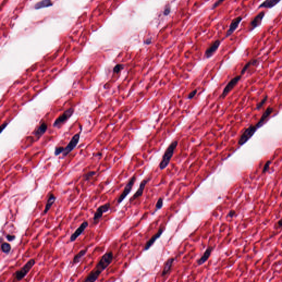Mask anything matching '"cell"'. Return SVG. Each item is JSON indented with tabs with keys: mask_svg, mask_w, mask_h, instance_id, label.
<instances>
[{
	"mask_svg": "<svg viewBox=\"0 0 282 282\" xmlns=\"http://www.w3.org/2000/svg\"><path fill=\"white\" fill-rule=\"evenodd\" d=\"M220 42L219 40H217L210 45L206 50L205 52V56L206 58H209L215 53L220 46Z\"/></svg>",
	"mask_w": 282,
	"mask_h": 282,
	"instance_id": "15",
	"label": "cell"
},
{
	"mask_svg": "<svg viewBox=\"0 0 282 282\" xmlns=\"http://www.w3.org/2000/svg\"><path fill=\"white\" fill-rule=\"evenodd\" d=\"M6 238L7 239L8 241H9L10 242H11V241H12L15 239V236L13 235H11V234H7V235H6Z\"/></svg>",
	"mask_w": 282,
	"mask_h": 282,
	"instance_id": "33",
	"label": "cell"
},
{
	"mask_svg": "<svg viewBox=\"0 0 282 282\" xmlns=\"http://www.w3.org/2000/svg\"><path fill=\"white\" fill-rule=\"evenodd\" d=\"M110 209V203H107L103 205H100L97 209L95 213H94L93 217V224L97 225L101 219L103 214L108 212Z\"/></svg>",
	"mask_w": 282,
	"mask_h": 282,
	"instance_id": "7",
	"label": "cell"
},
{
	"mask_svg": "<svg viewBox=\"0 0 282 282\" xmlns=\"http://www.w3.org/2000/svg\"><path fill=\"white\" fill-rule=\"evenodd\" d=\"M124 66L123 64H118L116 65L114 68V72L116 73H118L121 70L124 69Z\"/></svg>",
	"mask_w": 282,
	"mask_h": 282,
	"instance_id": "28",
	"label": "cell"
},
{
	"mask_svg": "<svg viewBox=\"0 0 282 282\" xmlns=\"http://www.w3.org/2000/svg\"><path fill=\"white\" fill-rule=\"evenodd\" d=\"M271 164V161H268L266 164H265V166L263 167V169L262 170V174H265L269 169V167H270V165Z\"/></svg>",
	"mask_w": 282,
	"mask_h": 282,
	"instance_id": "29",
	"label": "cell"
},
{
	"mask_svg": "<svg viewBox=\"0 0 282 282\" xmlns=\"http://www.w3.org/2000/svg\"><path fill=\"white\" fill-rule=\"evenodd\" d=\"M268 100V96L266 95L263 98L261 101H260L256 105V109L257 110H259V109H261V108H262L263 106L266 104V103L267 102Z\"/></svg>",
	"mask_w": 282,
	"mask_h": 282,
	"instance_id": "26",
	"label": "cell"
},
{
	"mask_svg": "<svg viewBox=\"0 0 282 282\" xmlns=\"http://www.w3.org/2000/svg\"><path fill=\"white\" fill-rule=\"evenodd\" d=\"M265 12L264 11H262L259 13L258 15H256V16L250 22L249 31L252 32L253 30L255 29V28L260 26L262 24L263 19L265 17Z\"/></svg>",
	"mask_w": 282,
	"mask_h": 282,
	"instance_id": "10",
	"label": "cell"
},
{
	"mask_svg": "<svg viewBox=\"0 0 282 282\" xmlns=\"http://www.w3.org/2000/svg\"><path fill=\"white\" fill-rule=\"evenodd\" d=\"M174 261H175V258H172L168 259V260L166 262L165 265H164V267L163 270L161 272L162 277L165 276L166 275H168L169 272L170 271L171 268L173 267Z\"/></svg>",
	"mask_w": 282,
	"mask_h": 282,
	"instance_id": "18",
	"label": "cell"
},
{
	"mask_svg": "<svg viewBox=\"0 0 282 282\" xmlns=\"http://www.w3.org/2000/svg\"><path fill=\"white\" fill-rule=\"evenodd\" d=\"M114 258V254L112 251L105 253L99 262L97 263L95 267L87 276L84 282H95L99 277V275L105 270L112 262Z\"/></svg>",
	"mask_w": 282,
	"mask_h": 282,
	"instance_id": "2",
	"label": "cell"
},
{
	"mask_svg": "<svg viewBox=\"0 0 282 282\" xmlns=\"http://www.w3.org/2000/svg\"><path fill=\"white\" fill-rule=\"evenodd\" d=\"M1 250L3 253L7 254L10 253V251L11 250V246L9 243H3L1 245Z\"/></svg>",
	"mask_w": 282,
	"mask_h": 282,
	"instance_id": "24",
	"label": "cell"
},
{
	"mask_svg": "<svg viewBox=\"0 0 282 282\" xmlns=\"http://www.w3.org/2000/svg\"><path fill=\"white\" fill-rule=\"evenodd\" d=\"M225 0H217L214 4H213L212 7V10L215 9V8L217 7L219 5L222 3Z\"/></svg>",
	"mask_w": 282,
	"mask_h": 282,
	"instance_id": "31",
	"label": "cell"
},
{
	"mask_svg": "<svg viewBox=\"0 0 282 282\" xmlns=\"http://www.w3.org/2000/svg\"><path fill=\"white\" fill-rule=\"evenodd\" d=\"M241 77H242V75L240 74V75L235 76V77H234L233 78L230 80L223 90V92L221 95L222 98H224L229 94V93H230L232 90V89L236 86V84H238L239 82L240 81V79H241Z\"/></svg>",
	"mask_w": 282,
	"mask_h": 282,
	"instance_id": "8",
	"label": "cell"
},
{
	"mask_svg": "<svg viewBox=\"0 0 282 282\" xmlns=\"http://www.w3.org/2000/svg\"><path fill=\"white\" fill-rule=\"evenodd\" d=\"M8 123L7 122H5V123H3V124L1 126V132H2L4 130V129L6 127V126H7Z\"/></svg>",
	"mask_w": 282,
	"mask_h": 282,
	"instance_id": "35",
	"label": "cell"
},
{
	"mask_svg": "<svg viewBox=\"0 0 282 282\" xmlns=\"http://www.w3.org/2000/svg\"><path fill=\"white\" fill-rule=\"evenodd\" d=\"M178 145V141H173L166 149L165 152L163 156L161 161L159 164V168L161 170L165 169L169 165V164L170 162L171 159L173 156L174 152Z\"/></svg>",
	"mask_w": 282,
	"mask_h": 282,
	"instance_id": "3",
	"label": "cell"
},
{
	"mask_svg": "<svg viewBox=\"0 0 282 282\" xmlns=\"http://www.w3.org/2000/svg\"><path fill=\"white\" fill-rule=\"evenodd\" d=\"M164 231V227H161V228H159L158 232L156 233V234H154L146 243V245H145L143 251H145L146 250H148L149 249L152 247V246L153 245L154 243L156 242V240L161 237V235H162V234L163 233Z\"/></svg>",
	"mask_w": 282,
	"mask_h": 282,
	"instance_id": "13",
	"label": "cell"
},
{
	"mask_svg": "<svg viewBox=\"0 0 282 282\" xmlns=\"http://www.w3.org/2000/svg\"><path fill=\"white\" fill-rule=\"evenodd\" d=\"M170 7H166L165 9V10L164 11V15H168L170 13Z\"/></svg>",
	"mask_w": 282,
	"mask_h": 282,
	"instance_id": "36",
	"label": "cell"
},
{
	"mask_svg": "<svg viewBox=\"0 0 282 282\" xmlns=\"http://www.w3.org/2000/svg\"><path fill=\"white\" fill-rule=\"evenodd\" d=\"M258 62V60L257 59H251V60L249 61L248 63H246V64H245V66L243 67V69H241V74L243 75V74H244L245 72H246V71L251 66L255 65Z\"/></svg>",
	"mask_w": 282,
	"mask_h": 282,
	"instance_id": "23",
	"label": "cell"
},
{
	"mask_svg": "<svg viewBox=\"0 0 282 282\" xmlns=\"http://www.w3.org/2000/svg\"><path fill=\"white\" fill-rule=\"evenodd\" d=\"M163 199L162 198H159L158 201H157V202H156V209L154 211L153 214L156 213V211L161 209V208L163 207Z\"/></svg>",
	"mask_w": 282,
	"mask_h": 282,
	"instance_id": "25",
	"label": "cell"
},
{
	"mask_svg": "<svg viewBox=\"0 0 282 282\" xmlns=\"http://www.w3.org/2000/svg\"><path fill=\"white\" fill-rule=\"evenodd\" d=\"M136 176L134 175L130 179L129 182L125 186L123 192L119 196L118 200H117V203L119 204L121 203L122 202L125 200V198L129 195V193H130V192L131 191L132 187L134 186V183L136 182Z\"/></svg>",
	"mask_w": 282,
	"mask_h": 282,
	"instance_id": "5",
	"label": "cell"
},
{
	"mask_svg": "<svg viewBox=\"0 0 282 282\" xmlns=\"http://www.w3.org/2000/svg\"><path fill=\"white\" fill-rule=\"evenodd\" d=\"M235 213H236V212H235V210H230L229 213H228V217H229L230 218H232V217H234V215H235Z\"/></svg>",
	"mask_w": 282,
	"mask_h": 282,
	"instance_id": "34",
	"label": "cell"
},
{
	"mask_svg": "<svg viewBox=\"0 0 282 282\" xmlns=\"http://www.w3.org/2000/svg\"><path fill=\"white\" fill-rule=\"evenodd\" d=\"M64 148L62 147H59L56 148L55 151V156H59L60 154L62 153H63L64 151Z\"/></svg>",
	"mask_w": 282,
	"mask_h": 282,
	"instance_id": "30",
	"label": "cell"
},
{
	"mask_svg": "<svg viewBox=\"0 0 282 282\" xmlns=\"http://www.w3.org/2000/svg\"><path fill=\"white\" fill-rule=\"evenodd\" d=\"M95 174H96V173L95 171H89L83 176L84 180L86 181H88L92 178L93 176H94Z\"/></svg>",
	"mask_w": 282,
	"mask_h": 282,
	"instance_id": "27",
	"label": "cell"
},
{
	"mask_svg": "<svg viewBox=\"0 0 282 282\" xmlns=\"http://www.w3.org/2000/svg\"><path fill=\"white\" fill-rule=\"evenodd\" d=\"M151 42H152V40H151V39H150L146 40V41L144 42V43H145L146 44H151Z\"/></svg>",
	"mask_w": 282,
	"mask_h": 282,
	"instance_id": "38",
	"label": "cell"
},
{
	"mask_svg": "<svg viewBox=\"0 0 282 282\" xmlns=\"http://www.w3.org/2000/svg\"><path fill=\"white\" fill-rule=\"evenodd\" d=\"M47 129V124H46L45 122H43V123L40 125V126L35 131V136L37 137V138H40V137L42 136V135L44 134Z\"/></svg>",
	"mask_w": 282,
	"mask_h": 282,
	"instance_id": "21",
	"label": "cell"
},
{
	"mask_svg": "<svg viewBox=\"0 0 282 282\" xmlns=\"http://www.w3.org/2000/svg\"><path fill=\"white\" fill-rule=\"evenodd\" d=\"M282 0H265L261 5L258 7V9L260 8H268L271 9L272 8L278 5V3Z\"/></svg>",
	"mask_w": 282,
	"mask_h": 282,
	"instance_id": "17",
	"label": "cell"
},
{
	"mask_svg": "<svg viewBox=\"0 0 282 282\" xmlns=\"http://www.w3.org/2000/svg\"><path fill=\"white\" fill-rule=\"evenodd\" d=\"M277 228L278 229H280V228H282V219H280L278 222L277 223Z\"/></svg>",
	"mask_w": 282,
	"mask_h": 282,
	"instance_id": "37",
	"label": "cell"
},
{
	"mask_svg": "<svg viewBox=\"0 0 282 282\" xmlns=\"http://www.w3.org/2000/svg\"><path fill=\"white\" fill-rule=\"evenodd\" d=\"M87 250H88V249H86V250H83L82 251H81L79 253H78L77 254L75 255L73 258V263L74 264H76L77 263L79 262V261H81V260L82 259V258H83L84 256V255L86 254V253L87 252Z\"/></svg>",
	"mask_w": 282,
	"mask_h": 282,
	"instance_id": "22",
	"label": "cell"
},
{
	"mask_svg": "<svg viewBox=\"0 0 282 282\" xmlns=\"http://www.w3.org/2000/svg\"><path fill=\"white\" fill-rule=\"evenodd\" d=\"M53 5L51 0H42L37 3L34 6V8L36 10H39L43 8L49 7L52 6Z\"/></svg>",
	"mask_w": 282,
	"mask_h": 282,
	"instance_id": "20",
	"label": "cell"
},
{
	"mask_svg": "<svg viewBox=\"0 0 282 282\" xmlns=\"http://www.w3.org/2000/svg\"><path fill=\"white\" fill-rule=\"evenodd\" d=\"M197 89H195L194 90L190 92V94H188L187 98H188V99H192L194 97H195V95H196V94H197Z\"/></svg>",
	"mask_w": 282,
	"mask_h": 282,
	"instance_id": "32",
	"label": "cell"
},
{
	"mask_svg": "<svg viewBox=\"0 0 282 282\" xmlns=\"http://www.w3.org/2000/svg\"><path fill=\"white\" fill-rule=\"evenodd\" d=\"M273 112V108L272 107H268L266 109L265 112L263 113L261 117L260 120L258 123L255 125H250L248 129H246L242 134L241 135L240 139L238 141V144L239 146H243L248 142L251 137L253 136L256 131L259 129L260 127L265 123V121L267 120Z\"/></svg>",
	"mask_w": 282,
	"mask_h": 282,
	"instance_id": "1",
	"label": "cell"
},
{
	"mask_svg": "<svg viewBox=\"0 0 282 282\" xmlns=\"http://www.w3.org/2000/svg\"><path fill=\"white\" fill-rule=\"evenodd\" d=\"M35 263L34 259H31L28 261L27 263L20 270H18L15 272V279L20 281L23 280L29 272L30 271L32 268Z\"/></svg>",
	"mask_w": 282,
	"mask_h": 282,
	"instance_id": "4",
	"label": "cell"
},
{
	"mask_svg": "<svg viewBox=\"0 0 282 282\" xmlns=\"http://www.w3.org/2000/svg\"><path fill=\"white\" fill-rule=\"evenodd\" d=\"M56 200V197L54 195V194H53V193L50 194L49 198L47 199V202H46V204L45 205V207L44 210V213L45 214H46L49 211L52 205L55 203Z\"/></svg>",
	"mask_w": 282,
	"mask_h": 282,
	"instance_id": "19",
	"label": "cell"
},
{
	"mask_svg": "<svg viewBox=\"0 0 282 282\" xmlns=\"http://www.w3.org/2000/svg\"><path fill=\"white\" fill-rule=\"evenodd\" d=\"M73 108H69L63 113L62 115L59 116L55 121L53 124V126L55 127H60L65 122H66L72 116L74 112Z\"/></svg>",
	"mask_w": 282,
	"mask_h": 282,
	"instance_id": "6",
	"label": "cell"
},
{
	"mask_svg": "<svg viewBox=\"0 0 282 282\" xmlns=\"http://www.w3.org/2000/svg\"><path fill=\"white\" fill-rule=\"evenodd\" d=\"M242 20H243V18L241 17V16H239V17H238L235 18V19H234L231 21V22L230 25H229V29L228 30L227 34H226L225 37H230L231 35L233 34L234 32L236 30V29L238 28L239 25L240 24V22H241Z\"/></svg>",
	"mask_w": 282,
	"mask_h": 282,
	"instance_id": "12",
	"label": "cell"
},
{
	"mask_svg": "<svg viewBox=\"0 0 282 282\" xmlns=\"http://www.w3.org/2000/svg\"><path fill=\"white\" fill-rule=\"evenodd\" d=\"M88 227V223L87 221H85L84 222L81 224V225L79 226L78 228H77V230L74 231V233L72 234V235L70 237V241L71 242H73L75 240L77 239V238L79 237L80 235H82L83 233L84 232V230L86 229Z\"/></svg>",
	"mask_w": 282,
	"mask_h": 282,
	"instance_id": "14",
	"label": "cell"
},
{
	"mask_svg": "<svg viewBox=\"0 0 282 282\" xmlns=\"http://www.w3.org/2000/svg\"><path fill=\"white\" fill-rule=\"evenodd\" d=\"M151 177H149V178H145L141 182V183H140V185H139V189L137 190L136 192H135V193L134 194V195L132 196L131 198H130V202H132V201L136 200L137 198H139L141 197L143 195V193L144 190V188L146 187V186L147 183H148L149 181L151 180Z\"/></svg>",
	"mask_w": 282,
	"mask_h": 282,
	"instance_id": "11",
	"label": "cell"
},
{
	"mask_svg": "<svg viewBox=\"0 0 282 282\" xmlns=\"http://www.w3.org/2000/svg\"><path fill=\"white\" fill-rule=\"evenodd\" d=\"M79 137H80L79 134H76L72 137L69 143L68 144L66 147L64 149V151L62 153L64 156H66L75 148V147L77 146V144L79 142Z\"/></svg>",
	"mask_w": 282,
	"mask_h": 282,
	"instance_id": "9",
	"label": "cell"
},
{
	"mask_svg": "<svg viewBox=\"0 0 282 282\" xmlns=\"http://www.w3.org/2000/svg\"><path fill=\"white\" fill-rule=\"evenodd\" d=\"M213 249H214V248L212 246H209L206 249L203 255L197 261V263L198 266L203 265V263H205V262L207 261V260H208V258L210 257L211 253H212Z\"/></svg>",
	"mask_w": 282,
	"mask_h": 282,
	"instance_id": "16",
	"label": "cell"
}]
</instances>
